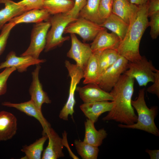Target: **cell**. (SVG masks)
Wrapping results in <instances>:
<instances>
[{
  "instance_id": "6da1fadb",
  "label": "cell",
  "mask_w": 159,
  "mask_h": 159,
  "mask_svg": "<svg viewBox=\"0 0 159 159\" xmlns=\"http://www.w3.org/2000/svg\"><path fill=\"white\" fill-rule=\"evenodd\" d=\"M134 79L123 73L111 90L113 104L104 121L114 120L126 125L137 122L138 116L131 105Z\"/></svg>"
},
{
  "instance_id": "7a4b0ae2",
  "label": "cell",
  "mask_w": 159,
  "mask_h": 159,
  "mask_svg": "<svg viewBox=\"0 0 159 159\" xmlns=\"http://www.w3.org/2000/svg\"><path fill=\"white\" fill-rule=\"evenodd\" d=\"M149 1L138 6L130 20L126 35L120 41L117 50L120 55L129 62L137 61L142 57L139 52V46L142 36L148 26Z\"/></svg>"
},
{
  "instance_id": "3957f363",
  "label": "cell",
  "mask_w": 159,
  "mask_h": 159,
  "mask_svg": "<svg viewBox=\"0 0 159 159\" xmlns=\"http://www.w3.org/2000/svg\"><path fill=\"white\" fill-rule=\"evenodd\" d=\"M145 90L144 87L140 89L137 99L131 101V105L136 110L138 115L136 123L131 125L120 124L118 126L121 128L143 130L158 136L159 131L154 122L157 108L154 106L150 108L147 107L145 100Z\"/></svg>"
},
{
  "instance_id": "277c9868",
  "label": "cell",
  "mask_w": 159,
  "mask_h": 159,
  "mask_svg": "<svg viewBox=\"0 0 159 159\" xmlns=\"http://www.w3.org/2000/svg\"><path fill=\"white\" fill-rule=\"evenodd\" d=\"M77 19L74 18L67 13L57 14L49 17L48 21L50 23L51 28L47 34L44 48L45 52L60 45L69 39V37H63L62 34L66 26Z\"/></svg>"
},
{
  "instance_id": "5b68a950",
  "label": "cell",
  "mask_w": 159,
  "mask_h": 159,
  "mask_svg": "<svg viewBox=\"0 0 159 159\" xmlns=\"http://www.w3.org/2000/svg\"><path fill=\"white\" fill-rule=\"evenodd\" d=\"M64 63L70 78V85L67 100L61 110L59 116L61 119L68 120L69 115L72 116L74 112L75 91L77 85L83 78L84 72L82 69L76 64H72L67 60H65Z\"/></svg>"
},
{
  "instance_id": "8992f818",
  "label": "cell",
  "mask_w": 159,
  "mask_h": 159,
  "mask_svg": "<svg viewBox=\"0 0 159 159\" xmlns=\"http://www.w3.org/2000/svg\"><path fill=\"white\" fill-rule=\"evenodd\" d=\"M157 70L151 61L143 56L137 61L129 62L127 69L124 73L135 79L140 86H145L148 83L154 82V73Z\"/></svg>"
},
{
  "instance_id": "52a82bcc",
  "label": "cell",
  "mask_w": 159,
  "mask_h": 159,
  "mask_svg": "<svg viewBox=\"0 0 159 159\" xmlns=\"http://www.w3.org/2000/svg\"><path fill=\"white\" fill-rule=\"evenodd\" d=\"M128 62L125 57L120 55L113 64L100 75L96 84L103 90L110 91L127 69Z\"/></svg>"
},
{
  "instance_id": "ba28073f",
  "label": "cell",
  "mask_w": 159,
  "mask_h": 159,
  "mask_svg": "<svg viewBox=\"0 0 159 159\" xmlns=\"http://www.w3.org/2000/svg\"><path fill=\"white\" fill-rule=\"evenodd\" d=\"M50 26V23L48 21L36 23L32 30L30 45L20 56L39 59L40 53L45 48L47 33Z\"/></svg>"
},
{
  "instance_id": "9c48e42d",
  "label": "cell",
  "mask_w": 159,
  "mask_h": 159,
  "mask_svg": "<svg viewBox=\"0 0 159 159\" xmlns=\"http://www.w3.org/2000/svg\"><path fill=\"white\" fill-rule=\"evenodd\" d=\"M105 28L91 21L78 17L66 26L64 33L77 34L84 42H88L93 41L98 33Z\"/></svg>"
},
{
  "instance_id": "30bf717a",
  "label": "cell",
  "mask_w": 159,
  "mask_h": 159,
  "mask_svg": "<svg viewBox=\"0 0 159 159\" xmlns=\"http://www.w3.org/2000/svg\"><path fill=\"white\" fill-rule=\"evenodd\" d=\"M70 34L71 47L67 53L69 58L73 59L76 64L84 71L92 53L90 44L80 41L74 34Z\"/></svg>"
},
{
  "instance_id": "8fae6325",
  "label": "cell",
  "mask_w": 159,
  "mask_h": 159,
  "mask_svg": "<svg viewBox=\"0 0 159 159\" xmlns=\"http://www.w3.org/2000/svg\"><path fill=\"white\" fill-rule=\"evenodd\" d=\"M46 61L44 59H35L29 56H18L15 52H10L6 56L5 60L0 64V69L7 67H14L20 73L26 71L29 66L40 64Z\"/></svg>"
},
{
  "instance_id": "7c38bea8",
  "label": "cell",
  "mask_w": 159,
  "mask_h": 159,
  "mask_svg": "<svg viewBox=\"0 0 159 159\" xmlns=\"http://www.w3.org/2000/svg\"><path fill=\"white\" fill-rule=\"evenodd\" d=\"M2 105L4 106L15 108L28 115L36 118L39 122L42 127V135H44L47 130L51 127L50 124L44 117L42 110L39 109L31 100L19 103L4 102L2 103Z\"/></svg>"
},
{
  "instance_id": "4fadbf2b",
  "label": "cell",
  "mask_w": 159,
  "mask_h": 159,
  "mask_svg": "<svg viewBox=\"0 0 159 159\" xmlns=\"http://www.w3.org/2000/svg\"><path fill=\"white\" fill-rule=\"evenodd\" d=\"M76 91L84 103L113 100L110 92L103 90L96 84H88L82 87H77Z\"/></svg>"
},
{
  "instance_id": "5bb4252c",
  "label": "cell",
  "mask_w": 159,
  "mask_h": 159,
  "mask_svg": "<svg viewBox=\"0 0 159 159\" xmlns=\"http://www.w3.org/2000/svg\"><path fill=\"white\" fill-rule=\"evenodd\" d=\"M41 67L40 64L36 65L35 69L32 72V81L29 89L31 100L42 110V107L44 103L50 104L51 101L47 93L43 89L42 86L39 78V74Z\"/></svg>"
},
{
  "instance_id": "9a60e30c",
  "label": "cell",
  "mask_w": 159,
  "mask_h": 159,
  "mask_svg": "<svg viewBox=\"0 0 159 159\" xmlns=\"http://www.w3.org/2000/svg\"><path fill=\"white\" fill-rule=\"evenodd\" d=\"M48 137V145L42 155V159H57L64 157L62 151L64 145L61 138L51 127L46 131L45 134Z\"/></svg>"
},
{
  "instance_id": "2e32d148",
  "label": "cell",
  "mask_w": 159,
  "mask_h": 159,
  "mask_svg": "<svg viewBox=\"0 0 159 159\" xmlns=\"http://www.w3.org/2000/svg\"><path fill=\"white\" fill-rule=\"evenodd\" d=\"M121 40L115 33H109L105 28L99 32L90 46L92 52L106 49L117 50Z\"/></svg>"
},
{
  "instance_id": "e0dca14e",
  "label": "cell",
  "mask_w": 159,
  "mask_h": 159,
  "mask_svg": "<svg viewBox=\"0 0 159 159\" xmlns=\"http://www.w3.org/2000/svg\"><path fill=\"white\" fill-rule=\"evenodd\" d=\"M17 130V119L15 116L6 111H0V141L11 139Z\"/></svg>"
},
{
  "instance_id": "ac0fdd59",
  "label": "cell",
  "mask_w": 159,
  "mask_h": 159,
  "mask_svg": "<svg viewBox=\"0 0 159 159\" xmlns=\"http://www.w3.org/2000/svg\"><path fill=\"white\" fill-rule=\"evenodd\" d=\"M113 104L112 101H103L84 103L80 107L88 119L95 123L101 114L111 110Z\"/></svg>"
},
{
  "instance_id": "d6986e66",
  "label": "cell",
  "mask_w": 159,
  "mask_h": 159,
  "mask_svg": "<svg viewBox=\"0 0 159 159\" xmlns=\"http://www.w3.org/2000/svg\"><path fill=\"white\" fill-rule=\"evenodd\" d=\"M50 14L44 9H34L25 11L9 21L16 25L21 23H39L48 20Z\"/></svg>"
},
{
  "instance_id": "ffe728a7",
  "label": "cell",
  "mask_w": 159,
  "mask_h": 159,
  "mask_svg": "<svg viewBox=\"0 0 159 159\" xmlns=\"http://www.w3.org/2000/svg\"><path fill=\"white\" fill-rule=\"evenodd\" d=\"M85 133L84 142L94 146L98 147L101 145L107 133L104 128L97 130L95 128L94 123L88 119L85 122Z\"/></svg>"
},
{
  "instance_id": "44dd1931",
  "label": "cell",
  "mask_w": 159,
  "mask_h": 159,
  "mask_svg": "<svg viewBox=\"0 0 159 159\" xmlns=\"http://www.w3.org/2000/svg\"><path fill=\"white\" fill-rule=\"evenodd\" d=\"M138 7L127 0H113L112 12L120 17L129 25Z\"/></svg>"
},
{
  "instance_id": "7402d4cb",
  "label": "cell",
  "mask_w": 159,
  "mask_h": 159,
  "mask_svg": "<svg viewBox=\"0 0 159 159\" xmlns=\"http://www.w3.org/2000/svg\"><path fill=\"white\" fill-rule=\"evenodd\" d=\"M0 3L5 5L4 7L0 10V29L6 22L26 11L17 2L11 0H0Z\"/></svg>"
},
{
  "instance_id": "603a6c76",
  "label": "cell",
  "mask_w": 159,
  "mask_h": 159,
  "mask_svg": "<svg viewBox=\"0 0 159 159\" xmlns=\"http://www.w3.org/2000/svg\"><path fill=\"white\" fill-rule=\"evenodd\" d=\"M100 26L115 34L121 41L125 35L129 26V25L123 19L112 13Z\"/></svg>"
},
{
  "instance_id": "cb8c5ba5",
  "label": "cell",
  "mask_w": 159,
  "mask_h": 159,
  "mask_svg": "<svg viewBox=\"0 0 159 159\" xmlns=\"http://www.w3.org/2000/svg\"><path fill=\"white\" fill-rule=\"evenodd\" d=\"M48 139V137L46 134L42 135V137L37 140L33 143L29 145L23 146L21 151L24 153L25 155L21 159H42L44 145Z\"/></svg>"
},
{
  "instance_id": "d4e9b609",
  "label": "cell",
  "mask_w": 159,
  "mask_h": 159,
  "mask_svg": "<svg viewBox=\"0 0 159 159\" xmlns=\"http://www.w3.org/2000/svg\"><path fill=\"white\" fill-rule=\"evenodd\" d=\"M95 52L97 57L99 76L113 64L120 55L116 50L113 49H106Z\"/></svg>"
},
{
  "instance_id": "484cf974",
  "label": "cell",
  "mask_w": 159,
  "mask_h": 159,
  "mask_svg": "<svg viewBox=\"0 0 159 159\" xmlns=\"http://www.w3.org/2000/svg\"><path fill=\"white\" fill-rule=\"evenodd\" d=\"M74 4L73 0H45L43 9L53 15L67 13L72 9Z\"/></svg>"
},
{
  "instance_id": "4316f807",
  "label": "cell",
  "mask_w": 159,
  "mask_h": 159,
  "mask_svg": "<svg viewBox=\"0 0 159 159\" xmlns=\"http://www.w3.org/2000/svg\"><path fill=\"white\" fill-rule=\"evenodd\" d=\"M85 84H96L99 77L97 57L96 52L92 53L89 58L83 71Z\"/></svg>"
},
{
  "instance_id": "83f0119b",
  "label": "cell",
  "mask_w": 159,
  "mask_h": 159,
  "mask_svg": "<svg viewBox=\"0 0 159 159\" xmlns=\"http://www.w3.org/2000/svg\"><path fill=\"white\" fill-rule=\"evenodd\" d=\"M100 0H87L86 4L80 12L79 17H82L100 25L102 22L98 14V8Z\"/></svg>"
},
{
  "instance_id": "f1b7e54d",
  "label": "cell",
  "mask_w": 159,
  "mask_h": 159,
  "mask_svg": "<svg viewBox=\"0 0 159 159\" xmlns=\"http://www.w3.org/2000/svg\"><path fill=\"white\" fill-rule=\"evenodd\" d=\"M74 144L78 153L82 159L97 158L99 150L98 147L77 140H74Z\"/></svg>"
},
{
  "instance_id": "f546056e",
  "label": "cell",
  "mask_w": 159,
  "mask_h": 159,
  "mask_svg": "<svg viewBox=\"0 0 159 159\" xmlns=\"http://www.w3.org/2000/svg\"><path fill=\"white\" fill-rule=\"evenodd\" d=\"M113 0H100L98 8V14L102 23L112 13Z\"/></svg>"
},
{
  "instance_id": "4dcf8cb0",
  "label": "cell",
  "mask_w": 159,
  "mask_h": 159,
  "mask_svg": "<svg viewBox=\"0 0 159 159\" xmlns=\"http://www.w3.org/2000/svg\"><path fill=\"white\" fill-rule=\"evenodd\" d=\"M15 25L14 23L9 22L6 24L1 29L0 34V55L5 49L11 31Z\"/></svg>"
},
{
  "instance_id": "1f68e13d",
  "label": "cell",
  "mask_w": 159,
  "mask_h": 159,
  "mask_svg": "<svg viewBox=\"0 0 159 159\" xmlns=\"http://www.w3.org/2000/svg\"><path fill=\"white\" fill-rule=\"evenodd\" d=\"M16 69L14 67H7L0 73V96L7 91V82L8 78Z\"/></svg>"
},
{
  "instance_id": "d6a6232c",
  "label": "cell",
  "mask_w": 159,
  "mask_h": 159,
  "mask_svg": "<svg viewBox=\"0 0 159 159\" xmlns=\"http://www.w3.org/2000/svg\"><path fill=\"white\" fill-rule=\"evenodd\" d=\"M148 26L150 27V35L152 39H156L159 35V12L150 16Z\"/></svg>"
},
{
  "instance_id": "836d02e7",
  "label": "cell",
  "mask_w": 159,
  "mask_h": 159,
  "mask_svg": "<svg viewBox=\"0 0 159 159\" xmlns=\"http://www.w3.org/2000/svg\"><path fill=\"white\" fill-rule=\"evenodd\" d=\"M44 0H22L17 3L23 7L26 11L34 9H43Z\"/></svg>"
},
{
  "instance_id": "e575fe53",
  "label": "cell",
  "mask_w": 159,
  "mask_h": 159,
  "mask_svg": "<svg viewBox=\"0 0 159 159\" xmlns=\"http://www.w3.org/2000/svg\"><path fill=\"white\" fill-rule=\"evenodd\" d=\"M87 1V0H75L73 8L67 13L74 18H77L80 12L86 5Z\"/></svg>"
},
{
  "instance_id": "d590c367",
  "label": "cell",
  "mask_w": 159,
  "mask_h": 159,
  "mask_svg": "<svg viewBox=\"0 0 159 159\" xmlns=\"http://www.w3.org/2000/svg\"><path fill=\"white\" fill-rule=\"evenodd\" d=\"M155 81L153 84L148 87L147 91L153 94H154L159 97V70H157L154 73Z\"/></svg>"
},
{
  "instance_id": "8d00e7d4",
  "label": "cell",
  "mask_w": 159,
  "mask_h": 159,
  "mask_svg": "<svg viewBox=\"0 0 159 159\" xmlns=\"http://www.w3.org/2000/svg\"><path fill=\"white\" fill-rule=\"evenodd\" d=\"M159 12V0H151L149 2L148 15L150 17L152 15Z\"/></svg>"
},
{
  "instance_id": "74e56055",
  "label": "cell",
  "mask_w": 159,
  "mask_h": 159,
  "mask_svg": "<svg viewBox=\"0 0 159 159\" xmlns=\"http://www.w3.org/2000/svg\"><path fill=\"white\" fill-rule=\"evenodd\" d=\"M145 152L150 156V159H159V150H150L147 149Z\"/></svg>"
},
{
  "instance_id": "f35d334b",
  "label": "cell",
  "mask_w": 159,
  "mask_h": 159,
  "mask_svg": "<svg viewBox=\"0 0 159 159\" xmlns=\"http://www.w3.org/2000/svg\"><path fill=\"white\" fill-rule=\"evenodd\" d=\"M151 0H129L132 4L137 6L142 5Z\"/></svg>"
},
{
  "instance_id": "ab89813d",
  "label": "cell",
  "mask_w": 159,
  "mask_h": 159,
  "mask_svg": "<svg viewBox=\"0 0 159 159\" xmlns=\"http://www.w3.org/2000/svg\"><path fill=\"white\" fill-rule=\"evenodd\" d=\"M128 0V1H130L129 0Z\"/></svg>"
},
{
  "instance_id": "60d3db41",
  "label": "cell",
  "mask_w": 159,
  "mask_h": 159,
  "mask_svg": "<svg viewBox=\"0 0 159 159\" xmlns=\"http://www.w3.org/2000/svg\"></svg>"
}]
</instances>
